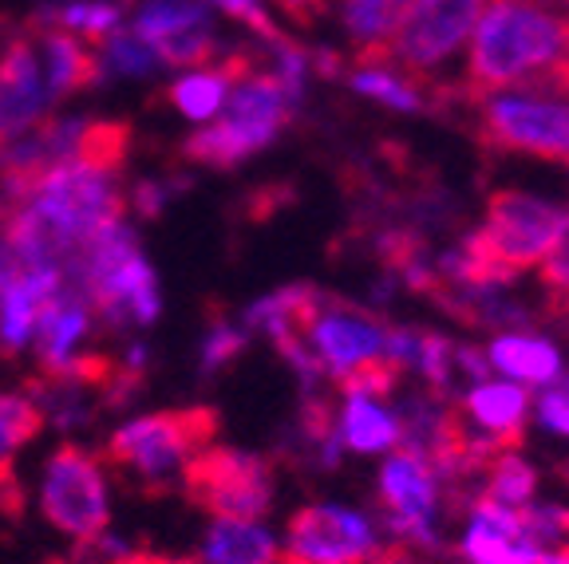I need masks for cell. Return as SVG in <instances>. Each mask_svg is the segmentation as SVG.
<instances>
[{"mask_svg":"<svg viewBox=\"0 0 569 564\" xmlns=\"http://www.w3.org/2000/svg\"><path fill=\"white\" fill-rule=\"evenodd\" d=\"M569 48V4L561 0H490L475 24L462 91L475 99L522 88Z\"/></svg>","mask_w":569,"mask_h":564,"instance_id":"6da1fadb","label":"cell"},{"mask_svg":"<svg viewBox=\"0 0 569 564\" xmlns=\"http://www.w3.org/2000/svg\"><path fill=\"white\" fill-rule=\"evenodd\" d=\"M222 434V411L218 406H174L159 415H142L119 426L103 442L96 459L111 470L123 490L147 497H170L182 490V470L194 454L213 446Z\"/></svg>","mask_w":569,"mask_h":564,"instance_id":"7a4b0ae2","label":"cell"},{"mask_svg":"<svg viewBox=\"0 0 569 564\" xmlns=\"http://www.w3.org/2000/svg\"><path fill=\"white\" fill-rule=\"evenodd\" d=\"M487 0H403V17L391 40L372 48H356L352 60L360 68L391 71L419 88H436L431 68L459 52V44L475 32Z\"/></svg>","mask_w":569,"mask_h":564,"instance_id":"3957f363","label":"cell"},{"mask_svg":"<svg viewBox=\"0 0 569 564\" xmlns=\"http://www.w3.org/2000/svg\"><path fill=\"white\" fill-rule=\"evenodd\" d=\"M277 470L281 466L273 462V454H253V450L213 442L182 470V490L178 494L202 513H210V517L261 521L273 510Z\"/></svg>","mask_w":569,"mask_h":564,"instance_id":"277c9868","label":"cell"},{"mask_svg":"<svg viewBox=\"0 0 569 564\" xmlns=\"http://www.w3.org/2000/svg\"><path fill=\"white\" fill-rule=\"evenodd\" d=\"M475 139L495 154H530V159L566 162L569 167V103L526 95L475 99Z\"/></svg>","mask_w":569,"mask_h":564,"instance_id":"5b68a950","label":"cell"},{"mask_svg":"<svg viewBox=\"0 0 569 564\" xmlns=\"http://www.w3.org/2000/svg\"><path fill=\"white\" fill-rule=\"evenodd\" d=\"M40 510L56 530L76 541H88L107 533L111 525V505H107L103 466L96 454H88L76 442H63L44 462V482H40Z\"/></svg>","mask_w":569,"mask_h":564,"instance_id":"8992f818","label":"cell"},{"mask_svg":"<svg viewBox=\"0 0 569 564\" xmlns=\"http://www.w3.org/2000/svg\"><path fill=\"white\" fill-rule=\"evenodd\" d=\"M32 198L48 205L80 241L111 221L127 218V194L119 190V174L83 167V162H63V167L48 170L36 182Z\"/></svg>","mask_w":569,"mask_h":564,"instance_id":"52a82bcc","label":"cell"},{"mask_svg":"<svg viewBox=\"0 0 569 564\" xmlns=\"http://www.w3.org/2000/svg\"><path fill=\"white\" fill-rule=\"evenodd\" d=\"M376 530L365 513L340 505H305L289 517V553L305 564H372Z\"/></svg>","mask_w":569,"mask_h":564,"instance_id":"ba28073f","label":"cell"},{"mask_svg":"<svg viewBox=\"0 0 569 564\" xmlns=\"http://www.w3.org/2000/svg\"><path fill=\"white\" fill-rule=\"evenodd\" d=\"M52 107L32 32H12L0 48V147L36 131Z\"/></svg>","mask_w":569,"mask_h":564,"instance_id":"9c48e42d","label":"cell"},{"mask_svg":"<svg viewBox=\"0 0 569 564\" xmlns=\"http://www.w3.org/2000/svg\"><path fill=\"white\" fill-rule=\"evenodd\" d=\"M28 32H32L36 52H40V71H44V88L52 103L111 83L107 63L99 60V52L83 36L68 32V28H28Z\"/></svg>","mask_w":569,"mask_h":564,"instance_id":"30bf717a","label":"cell"},{"mask_svg":"<svg viewBox=\"0 0 569 564\" xmlns=\"http://www.w3.org/2000/svg\"><path fill=\"white\" fill-rule=\"evenodd\" d=\"M48 426L44 406L32 395H0V517H24V485L17 477V450L28 446Z\"/></svg>","mask_w":569,"mask_h":564,"instance_id":"8fae6325","label":"cell"},{"mask_svg":"<svg viewBox=\"0 0 569 564\" xmlns=\"http://www.w3.org/2000/svg\"><path fill=\"white\" fill-rule=\"evenodd\" d=\"M60 292V269H24L0 292V355H20L32 344L40 312Z\"/></svg>","mask_w":569,"mask_h":564,"instance_id":"7c38bea8","label":"cell"},{"mask_svg":"<svg viewBox=\"0 0 569 564\" xmlns=\"http://www.w3.org/2000/svg\"><path fill=\"white\" fill-rule=\"evenodd\" d=\"M475 426L495 442L502 454L526 446V419H530V395L515 383H479L459 399Z\"/></svg>","mask_w":569,"mask_h":564,"instance_id":"4fadbf2b","label":"cell"},{"mask_svg":"<svg viewBox=\"0 0 569 564\" xmlns=\"http://www.w3.org/2000/svg\"><path fill=\"white\" fill-rule=\"evenodd\" d=\"M380 502L396 517H439V482L423 462L391 454L380 470Z\"/></svg>","mask_w":569,"mask_h":564,"instance_id":"5bb4252c","label":"cell"},{"mask_svg":"<svg viewBox=\"0 0 569 564\" xmlns=\"http://www.w3.org/2000/svg\"><path fill=\"white\" fill-rule=\"evenodd\" d=\"M490 367H498L510 380L533 383V387H550L561 375V355L550 340H538L530 332H502L487 348Z\"/></svg>","mask_w":569,"mask_h":564,"instance_id":"9a60e30c","label":"cell"},{"mask_svg":"<svg viewBox=\"0 0 569 564\" xmlns=\"http://www.w3.org/2000/svg\"><path fill=\"white\" fill-rule=\"evenodd\" d=\"M206 564H277V545L261 525L233 517H213L202 545Z\"/></svg>","mask_w":569,"mask_h":564,"instance_id":"2e32d148","label":"cell"},{"mask_svg":"<svg viewBox=\"0 0 569 564\" xmlns=\"http://www.w3.org/2000/svg\"><path fill=\"white\" fill-rule=\"evenodd\" d=\"M340 439H345V450H356V454L396 450L400 419L383 411L380 403H372V399L345 395V403H340Z\"/></svg>","mask_w":569,"mask_h":564,"instance_id":"e0dca14e","label":"cell"},{"mask_svg":"<svg viewBox=\"0 0 569 564\" xmlns=\"http://www.w3.org/2000/svg\"><path fill=\"white\" fill-rule=\"evenodd\" d=\"M131 139L134 131L127 119H88L71 162L107 170V174H123L127 159H131Z\"/></svg>","mask_w":569,"mask_h":564,"instance_id":"ac0fdd59","label":"cell"},{"mask_svg":"<svg viewBox=\"0 0 569 564\" xmlns=\"http://www.w3.org/2000/svg\"><path fill=\"white\" fill-rule=\"evenodd\" d=\"M230 88H233L230 75H226L222 68H213V71H194V75L174 80L162 91V99L174 107L178 115H187L190 123H206V119H213L226 107Z\"/></svg>","mask_w":569,"mask_h":564,"instance_id":"d6986e66","label":"cell"},{"mask_svg":"<svg viewBox=\"0 0 569 564\" xmlns=\"http://www.w3.org/2000/svg\"><path fill=\"white\" fill-rule=\"evenodd\" d=\"M159 52L162 68H206V63L222 60V40L213 36V20H198V24H182L174 32H162L151 40Z\"/></svg>","mask_w":569,"mask_h":564,"instance_id":"ffe728a7","label":"cell"},{"mask_svg":"<svg viewBox=\"0 0 569 564\" xmlns=\"http://www.w3.org/2000/svg\"><path fill=\"white\" fill-rule=\"evenodd\" d=\"M479 494L498 505H507V510H522V505H530L533 494H538V470L518 459V454H498V459L482 470Z\"/></svg>","mask_w":569,"mask_h":564,"instance_id":"44dd1931","label":"cell"},{"mask_svg":"<svg viewBox=\"0 0 569 564\" xmlns=\"http://www.w3.org/2000/svg\"><path fill=\"white\" fill-rule=\"evenodd\" d=\"M348 88L356 95H368V99H380L383 107L391 111H431V95L436 88H419V83L403 80V75H391V71H376V68H360L348 75Z\"/></svg>","mask_w":569,"mask_h":564,"instance_id":"7402d4cb","label":"cell"},{"mask_svg":"<svg viewBox=\"0 0 569 564\" xmlns=\"http://www.w3.org/2000/svg\"><path fill=\"white\" fill-rule=\"evenodd\" d=\"M403 17V0H340V20L356 48H372L391 40Z\"/></svg>","mask_w":569,"mask_h":564,"instance_id":"603a6c76","label":"cell"},{"mask_svg":"<svg viewBox=\"0 0 569 564\" xmlns=\"http://www.w3.org/2000/svg\"><path fill=\"white\" fill-rule=\"evenodd\" d=\"M249 348V328L226 320L222 312H210V324H206L202 348H198V380L213 383Z\"/></svg>","mask_w":569,"mask_h":564,"instance_id":"cb8c5ba5","label":"cell"},{"mask_svg":"<svg viewBox=\"0 0 569 564\" xmlns=\"http://www.w3.org/2000/svg\"><path fill=\"white\" fill-rule=\"evenodd\" d=\"M542 292H546L542 320L569 328V210L558 225V238H553V245L542 256Z\"/></svg>","mask_w":569,"mask_h":564,"instance_id":"d4e9b609","label":"cell"},{"mask_svg":"<svg viewBox=\"0 0 569 564\" xmlns=\"http://www.w3.org/2000/svg\"><path fill=\"white\" fill-rule=\"evenodd\" d=\"M99 60L107 63V71L111 75H127V80H147V75H154V71L162 68L159 52H154L142 36L127 32V28H116V32L107 36V40H99Z\"/></svg>","mask_w":569,"mask_h":564,"instance_id":"484cf974","label":"cell"},{"mask_svg":"<svg viewBox=\"0 0 569 564\" xmlns=\"http://www.w3.org/2000/svg\"><path fill=\"white\" fill-rule=\"evenodd\" d=\"M198 20H213L206 0H142L134 9V36H142L151 44L154 36L174 32L182 24H198Z\"/></svg>","mask_w":569,"mask_h":564,"instance_id":"4316f807","label":"cell"},{"mask_svg":"<svg viewBox=\"0 0 569 564\" xmlns=\"http://www.w3.org/2000/svg\"><path fill=\"white\" fill-rule=\"evenodd\" d=\"M187 190H194V178L182 174V170H170L167 178H139L127 190V213H134L139 221H154L174 198L187 194Z\"/></svg>","mask_w":569,"mask_h":564,"instance_id":"83f0119b","label":"cell"},{"mask_svg":"<svg viewBox=\"0 0 569 564\" xmlns=\"http://www.w3.org/2000/svg\"><path fill=\"white\" fill-rule=\"evenodd\" d=\"M522 541L538 553H558L569 541V505H522L518 510Z\"/></svg>","mask_w":569,"mask_h":564,"instance_id":"f1b7e54d","label":"cell"},{"mask_svg":"<svg viewBox=\"0 0 569 564\" xmlns=\"http://www.w3.org/2000/svg\"><path fill=\"white\" fill-rule=\"evenodd\" d=\"M538 423L550 434H566L569 439V371H561L558 380L542 391V399H538Z\"/></svg>","mask_w":569,"mask_h":564,"instance_id":"f546056e","label":"cell"},{"mask_svg":"<svg viewBox=\"0 0 569 564\" xmlns=\"http://www.w3.org/2000/svg\"><path fill=\"white\" fill-rule=\"evenodd\" d=\"M297 202V190L293 185H284V182H273V185H258V190H253V194L246 198V213H241V218L246 221H273L277 213L281 210H289V205Z\"/></svg>","mask_w":569,"mask_h":564,"instance_id":"4dcf8cb0","label":"cell"},{"mask_svg":"<svg viewBox=\"0 0 569 564\" xmlns=\"http://www.w3.org/2000/svg\"><path fill=\"white\" fill-rule=\"evenodd\" d=\"M522 88H526V95H569V48L558 63H550L546 71L530 75Z\"/></svg>","mask_w":569,"mask_h":564,"instance_id":"1f68e13d","label":"cell"},{"mask_svg":"<svg viewBox=\"0 0 569 564\" xmlns=\"http://www.w3.org/2000/svg\"><path fill=\"white\" fill-rule=\"evenodd\" d=\"M17 273H20V265H17V256H12V253H9V249L0 245V292L9 289V281H12V276H17Z\"/></svg>","mask_w":569,"mask_h":564,"instance_id":"d6a6232c","label":"cell"},{"mask_svg":"<svg viewBox=\"0 0 569 564\" xmlns=\"http://www.w3.org/2000/svg\"><path fill=\"white\" fill-rule=\"evenodd\" d=\"M142 564H198L194 556H167V553H151L142 548Z\"/></svg>","mask_w":569,"mask_h":564,"instance_id":"836d02e7","label":"cell"},{"mask_svg":"<svg viewBox=\"0 0 569 564\" xmlns=\"http://www.w3.org/2000/svg\"><path fill=\"white\" fill-rule=\"evenodd\" d=\"M111 564H142V548H131V553L119 556V561H111Z\"/></svg>","mask_w":569,"mask_h":564,"instance_id":"e575fe53","label":"cell"},{"mask_svg":"<svg viewBox=\"0 0 569 564\" xmlns=\"http://www.w3.org/2000/svg\"><path fill=\"white\" fill-rule=\"evenodd\" d=\"M558 556H561V561H566V564H569V541H566V545H561V548H558Z\"/></svg>","mask_w":569,"mask_h":564,"instance_id":"d590c367","label":"cell"},{"mask_svg":"<svg viewBox=\"0 0 569 564\" xmlns=\"http://www.w3.org/2000/svg\"><path fill=\"white\" fill-rule=\"evenodd\" d=\"M561 4H569V0H561Z\"/></svg>","mask_w":569,"mask_h":564,"instance_id":"8d00e7d4","label":"cell"},{"mask_svg":"<svg viewBox=\"0 0 569 564\" xmlns=\"http://www.w3.org/2000/svg\"><path fill=\"white\" fill-rule=\"evenodd\" d=\"M206 4H210V0H206Z\"/></svg>","mask_w":569,"mask_h":564,"instance_id":"74e56055","label":"cell"}]
</instances>
